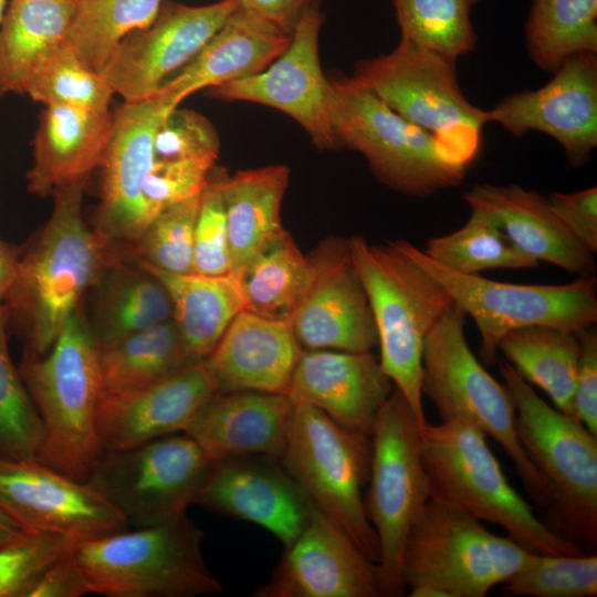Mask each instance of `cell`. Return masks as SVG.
Wrapping results in <instances>:
<instances>
[{
	"label": "cell",
	"instance_id": "cell-38",
	"mask_svg": "<svg viewBox=\"0 0 597 597\" xmlns=\"http://www.w3.org/2000/svg\"><path fill=\"white\" fill-rule=\"evenodd\" d=\"M164 0H72L63 42L90 70L101 74L111 54L133 31L148 27Z\"/></svg>",
	"mask_w": 597,
	"mask_h": 597
},
{
	"label": "cell",
	"instance_id": "cell-47",
	"mask_svg": "<svg viewBox=\"0 0 597 597\" xmlns=\"http://www.w3.org/2000/svg\"><path fill=\"white\" fill-rule=\"evenodd\" d=\"M213 165L196 158L155 160L142 188L148 223L164 209L201 193Z\"/></svg>",
	"mask_w": 597,
	"mask_h": 597
},
{
	"label": "cell",
	"instance_id": "cell-10",
	"mask_svg": "<svg viewBox=\"0 0 597 597\" xmlns=\"http://www.w3.org/2000/svg\"><path fill=\"white\" fill-rule=\"evenodd\" d=\"M533 552L482 521L430 498L407 537L401 563L407 588L430 587L444 597H484L524 566Z\"/></svg>",
	"mask_w": 597,
	"mask_h": 597
},
{
	"label": "cell",
	"instance_id": "cell-16",
	"mask_svg": "<svg viewBox=\"0 0 597 597\" xmlns=\"http://www.w3.org/2000/svg\"><path fill=\"white\" fill-rule=\"evenodd\" d=\"M0 509L29 533L81 542L125 530L122 513L87 481L38 459L0 455Z\"/></svg>",
	"mask_w": 597,
	"mask_h": 597
},
{
	"label": "cell",
	"instance_id": "cell-18",
	"mask_svg": "<svg viewBox=\"0 0 597 597\" xmlns=\"http://www.w3.org/2000/svg\"><path fill=\"white\" fill-rule=\"evenodd\" d=\"M486 115L517 138L544 133L572 167L586 165L597 146V54L568 57L545 85L506 95Z\"/></svg>",
	"mask_w": 597,
	"mask_h": 597
},
{
	"label": "cell",
	"instance_id": "cell-7",
	"mask_svg": "<svg viewBox=\"0 0 597 597\" xmlns=\"http://www.w3.org/2000/svg\"><path fill=\"white\" fill-rule=\"evenodd\" d=\"M328 80L331 122L338 146L360 153L379 180L418 198L462 184L469 167L434 136L398 115L350 76Z\"/></svg>",
	"mask_w": 597,
	"mask_h": 597
},
{
	"label": "cell",
	"instance_id": "cell-48",
	"mask_svg": "<svg viewBox=\"0 0 597 597\" xmlns=\"http://www.w3.org/2000/svg\"><path fill=\"white\" fill-rule=\"evenodd\" d=\"M220 138L202 114L177 106L159 125L154 138L155 160L208 159L217 161Z\"/></svg>",
	"mask_w": 597,
	"mask_h": 597
},
{
	"label": "cell",
	"instance_id": "cell-30",
	"mask_svg": "<svg viewBox=\"0 0 597 597\" xmlns=\"http://www.w3.org/2000/svg\"><path fill=\"white\" fill-rule=\"evenodd\" d=\"M136 262L165 286L172 304V321L190 358L193 362L203 360L232 320L244 310L238 274H178L143 261Z\"/></svg>",
	"mask_w": 597,
	"mask_h": 597
},
{
	"label": "cell",
	"instance_id": "cell-36",
	"mask_svg": "<svg viewBox=\"0 0 597 597\" xmlns=\"http://www.w3.org/2000/svg\"><path fill=\"white\" fill-rule=\"evenodd\" d=\"M105 391H124L161 381L193 362L171 320L98 345Z\"/></svg>",
	"mask_w": 597,
	"mask_h": 597
},
{
	"label": "cell",
	"instance_id": "cell-26",
	"mask_svg": "<svg viewBox=\"0 0 597 597\" xmlns=\"http://www.w3.org/2000/svg\"><path fill=\"white\" fill-rule=\"evenodd\" d=\"M294 404L286 394L214 392L184 430L211 460L266 455L282 459Z\"/></svg>",
	"mask_w": 597,
	"mask_h": 597
},
{
	"label": "cell",
	"instance_id": "cell-23",
	"mask_svg": "<svg viewBox=\"0 0 597 597\" xmlns=\"http://www.w3.org/2000/svg\"><path fill=\"white\" fill-rule=\"evenodd\" d=\"M214 392L203 360L146 387L103 390L96 412L103 453L184 432L198 409Z\"/></svg>",
	"mask_w": 597,
	"mask_h": 597
},
{
	"label": "cell",
	"instance_id": "cell-13",
	"mask_svg": "<svg viewBox=\"0 0 597 597\" xmlns=\"http://www.w3.org/2000/svg\"><path fill=\"white\" fill-rule=\"evenodd\" d=\"M499 368L513 399L519 440L555 491L552 519L572 537L595 546L597 436L551 407L507 362Z\"/></svg>",
	"mask_w": 597,
	"mask_h": 597
},
{
	"label": "cell",
	"instance_id": "cell-19",
	"mask_svg": "<svg viewBox=\"0 0 597 597\" xmlns=\"http://www.w3.org/2000/svg\"><path fill=\"white\" fill-rule=\"evenodd\" d=\"M195 504L258 524L284 548L302 532L315 506L282 461L266 455L211 460Z\"/></svg>",
	"mask_w": 597,
	"mask_h": 597
},
{
	"label": "cell",
	"instance_id": "cell-54",
	"mask_svg": "<svg viewBox=\"0 0 597 597\" xmlns=\"http://www.w3.org/2000/svg\"><path fill=\"white\" fill-rule=\"evenodd\" d=\"M27 533L14 520L0 509V546L13 542Z\"/></svg>",
	"mask_w": 597,
	"mask_h": 597
},
{
	"label": "cell",
	"instance_id": "cell-3",
	"mask_svg": "<svg viewBox=\"0 0 597 597\" xmlns=\"http://www.w3.org/2000/svg\"><path fill=\"white\" fill-rule=\"evenodd\" d=\"M347 240L373 313L380 367L423 427V346L453 301L443 285L394 241L369 244L363 237Z\"/></svg>",
	"mask_w": 597,
	"mask_h": 597
},
{
	"label": "cell",
	"instance_id": "cell-20",
	"mask_svg": "<svg viewBox=\"0 0 597 597\" xmlns=\"http://www.w3.org/2000/svg\"><path fill=\"white\" fill-rule=\"evenodd\" d=\"M255 597H377L378 565L329 515L314 506Z\"/></svg>",
	"mask_w": 597,
	"mask_h": 597
},
{
	"label": "cell",
	"instance_id": "cell-49",
	"mask_svg": "<svg viewBox=\"0 0 597 597\" xmlns=\"http://www.w3.org/2000/svg\"><path fill=\"white\" fill-rule=\"evenodd\" d=\"M548 202L568 230L593 253L597 252V187L574 192L554 191Z\"/></svg>",
	"mask_w": 597,
	"mask_h": 597
},
{
	"label": "cell",
	"instance_id": "cell-35",
	"mask_svg": "<svg viewBox=\"0 0 597 597\" xmlns=\"http://www.w3.org/2000/svg\"><path fill=\"white\" fill-rule=\"evenodd\" d=\"M578 333L530 326L509 333L498 347L526 383L541 388L555 408L572 417L582 347Z\"/></svg>",
	"mask_w": 597,
	"mask_h": 597
},
{
	"label": "cell",
	"instance_id": "cell-21",
	"mask_svg": "<svg viewBox=\"0 0 597 597\" xmlns=\"http://www.w3.org/2000/svg\"><path fill=\"white\" fill-rule=\"evenodd\" d=\"M176 108L158 93L124 102L113 113V129L101 164L103 168L98 227L112 244H133L148 224L143 182L151 168L154 138L167 114Z\"/></svg>",
	"mask_w": 597,
	"mask_h": 597
},
{
	"label": "cell",
	"instance_id": "cell-27",
	"mask_svg": "<svg viewBox=\"0 0 597 597\" xmlns=\"http://www.w3.org/2000/svg\"><path fill=\"white\" fill-rule=\"evenodd\" d=\"M463 199L470 209L489 216L537 263L553 264L578 277L595 275V253L568 230L547 197L538 191L515 184H481L465 192Z\"/></svg>",
	"mask_w": 597,
	"mask_h": 597
},
{
	"label": "cell",
	"instance_id": "cell-51",
	"mask_svg": "<svg viewBox=\"0 0 597 597\" xmlns=\"http://www.w3.org/2000/svg\"><path fill=\"white\" fill-rule=\"evenodd\" d=\"M71 552L40 577L27 597H80L90 594Z\"/></svg>",
	"mask_w": 597,
	"mask_h": 597
},
{
	"label": "cell",
	"instance_id": "cell-2",
	"mask_svg": "<svg viewBox=\"0 0 597 597\" xmlns=\"http://www.w3.org/2000/svg\"><path fill=\"white\" fill-rule=\"evenodd\" d=\"M18 369L42 422L36 459L86 481L103 454L96 429L103 383L98 343L80 305L51 349L24 354Z\"/></svg>",
	"mask_w": 597,
	"mask_h": 597
},
{
	"label": "cell",
	"instance_id": "cell-32",
	"mask_svg": "<svg viewBox=\"0 0 597 597\" xmlns=\"http://www.w3.org/2000/svg\"><path fill=\"white\" fill-rule=\"evenodd\" d=\"M72 0H10L0 22V95L25 94L34 72L62 46Z\"/></svg>",
	"mask_w": 597,
	"mask_h": 597
},
{
	"label": "cell",
	"instance_id": "cell-42",
	"mask_svg": "<svg viewBox=\"0 0 597 597\" xmlns=\"http://www.w3.org/2000/svg\"><path fill=\"white\" fill-rule=\"evenodd\" d=\"M33 101L109 112L115 94L104 77L87 69L62 44L34 72L25 88Z\"/></svg>",
	"mask_w": 597,
	"mask_h": 597
},
{
	"label": "cell",
	"instance_id": "cell-9",
	"mask_svg": "<svg viewBox=\"0 0 597 597\" xmlns=\"http://www.w3.org/2000/svg\"><path fill=\"white\" fill-rule=\"evenodd\" d=\"M350 77L465 166L475 159L488 115L464 96L457 60L400 40L389 53L358 61Z\"/></svg>",
	"mask_w": 597,
	"mask_h": 597
},
{
	"label": "cell",
	"instance_id": "cell-22",
	"mask_svg": "<svg viewBox=\"0 0 597 597\" xmlns=\"http://www.w3.org/2000/svg\"><path fill=\"white\" fill-rule=\"evenodd\" d=\"M311 256L315 275L290 321L301 347L355 353L377 347L373 313L348 240L328 239Z\"/></svg>",
	"mask_w": 597,
	"mask_h": 597
},
{
	"label": "cell",
	"instance_id": "cell-39",
	"mask_svg": "<svg viewBox=\"0 0 597 597\" xmlns=\"http://www.w3.org/2000/svg\"><path fill=\"white\" fill-rule=\"evenodd\" d=\"M430 259L462 274L490 269H532L540 263L524 253L485 213L471 209L458 230L428 240L422 250Z\"/></svg>",
	"mask_w": 597,
	"mask_h": 597
},
{
	"label": "cell",
	"instance_id": "cell-5",
	"mask_svg": "<svg viewBox=\"0 0 597 597\" xmlns=\"http://www.w3.org/2000/svg\"><path fill=\"white\" fill-rule=\"evenodd\" d=\"M186 514L77 542L72 558L88 591L106 597H191L222 591Z\"/></svg>",
	"mask_w": 597,
	"mask_h": 597
},
{
	"label": "cell",
	"instance_id": "cell-43",
	"mask_svg": "<svg viewBox=\"0 0 597 597\" xmlns=\"http://www.w3.org/2000/svg\"><path fill=\"white\" fill-rule=\"evenodd\" d=\"M505 596L595 597L597 556L532 553L503 586Z\"/></svg>",
	"mask_w": 597,
	"mask_h": 597
},
{
	"label": "cell",
	"instance_id": "cell-41",
	"mask_svg": "<svg viewBox=\"0 0 597 597\" xmlns=\"http://www.w3.org/2000/svg\"><path fill=\"white\" fill-rule=\"evenodd\" d=\"M7 325V311L0 304V455L36 459L43 438L42 422L11 360Z\"/></svg>",
	"mask_w": 597,
	"mask_h": 597
},
{
	"label": "cell",
	"instance_id": "cell-34",
	"mask_svg": "<svg viewBox=\"0 0 597 597\" xmlns=\"http://www.w3.org/2000/svg\"><path fill=\"white\" fill-rule=\"evenodd\" d=\"M235 274L245 311L290 322L313 282L315 262L283 230Z\"/></svg>",
	"mask_w": 597,
	"mask_h": 597
},
{
	"label": "cell",
	"instance_id": "cell-12",
	"mask_svg": "<svg viewBox=\"0 0 597 597\" xmlns=\"http://www.w3.org/2000/svg\"><path fill=\"white\" fill-rule=\"evenodd\" d=\"M293 404L283 465L314 504L377 564L378 540L363 496L370 474V436L341 426L314 405Z\"/></svg>",
	"mask_w": 597,
	"mask_h": 597
},
{
	"label": "cell",
	"instance_id": "cell-46",
	"mask_svg": "<svg viewBox=\"0 0 597 597\" xmlns=\"http://www.w3.org/2000/svg\"><path fill=\"white\" fill-rule=\"evenodd\" d=\"M224 174H217L200 195L193 235V273L224 275L231 273L226 206L222 192Z\"/></svg>",
	"mask_w": 597,
	"mask_h": 597
},
{
	"label": "cell",
	"instance_id": "cell-52",
	"mask_svg": "<svg viewBox=\"0 0 597 597\" xmlns=\"http://www.w3.org/2000/svg\"><path fill=\"white\" fill-rule=\"evenodd\" d=\"M314 0H238L254 15L292 35L301 17Z\"/></svg>",
	"mask_w": 597,
	"mask_h": 597
},
{
	"label": "cell",
	"instance_id": "cell-14",
	"mask_svg": "<svg viewBox=\"0 0 597 597\" xmlns=\"http://www.w3.org/2000/svg\"><path fill=\"white\" fill-rule=\"evenodd\" d=\"M210 459L185 432L104 452L87 482L137 527L186 514Z\"/></svg>",
	"mask_w": 597,
	"mask_h": 597
},
{
	"label": "cell",
	"instance_id": "cell-50",
	"mask_svg": "<svg viewBox=\"0 0 597 597\" xmlns=\"http://www.w3.org/2000/svg\"><path fill=\"white\" fill-rule=\"evenodd\" d=\"M580 356L573 397V417L597 436V331L578 333Z\"/></svg>",
	"mask_w": 597,
	"mask_h": 597
},
{
	"label": "cell",
	"instance_id": "cell-37",
	"mask_svg": "<svg viewBox=\"0 0 597 597\" xmlns=\"http://www.w3.org/2000/svg\"><path fill=\"white\" fill-rule=\"evenodd\" d=\"M524 34L528 57L551 74L575 54H597V0H532Z\"/></svg>",
	"mask_w": 597,
	"mask_h": 597
},
{
	"label": "cell",
	"instance_id": "cell-15",
	"mask_svg": "<svg viewBox=\"0 0 597 597\" xmlns=\"http://www.w3.org/2000/svg\"><path fill=\"white\" fill-rule=\"evenodd\" d=\"M238 4L220 0L195 7L164 0L148 27L121 41L101 75L124 102L151 96L202 50Z\"/></svg>",
	"mask_w": 597,
	"mask_h": 597
},
{
	"label": "cell",
	"instance_id": "cell-6",
	"mask_svg": "<svg viewBox=\"0 0 597 597\" xmlns=\"http://www.w3.org/2000/svg\"><path fill=\"white\" fill-rule=\"evenodd\" d=\"M464 312L454 303L426 338L421 392L441 420L468 422L498 442L533 501L553 515L555 491L528 458L516 432L513 399L475 357L464 335Z\"/></svg>",
	"mask_w": 597,
	"mask_h": 597
},
{
	"label": "cell",
	"instance_id": "cell-45",
	"mask_svg": "<svg viewBox=\"0 0 597 597\" xmlns=\"http://www.w3.org/2000/svg\"><path fill=\"white\" fill-rule=\"evenodd\" d=\"M50 533H27L0 546V597H27L40 577L76 544Z\"/></svg>",
	"mask_w": 597,
	"mask_h": 597
},
{
	"label": "cell",
	"instance_id": "cell-25",
	"mask_svg": "<svg viewBox=\"0 0 597 597\" xmlns=\"http://www.w3.org/2000/svg\"><path fill=\"white\" fill-rule=\"evenodd\" d=\"M302 350L290 322L242 310L203 364L216 392L286 394Z\"/></svg>",
	"mask_w": 597,
	"mask_h": 597
},
{
	"label": "cell",
	"instance_id": "cell-44",
	"mask_svg": "<svg viewBox=\"0 0 597 597\" xmlns=\"http://www.w3.org/2000/svg\"><path fill=\"white\" fill-rule=\"evenodd\" d=\"M200 195L160 211L132 244L136 260L170 273H193V235Z\"/></svg>",
	"mask_w": 597,
	"mask_h": 597
},
{
	"label": "cell",
	"instance_id": "cell-40",
	"mask_svg": "<svg viewBox=\"0 0 597 597\" xmlns=\"http://www.w3.org/2000/svg\"><path fill=\"white\" fill-rule=\"evenodd\" d=\"M481 0H392L400 40L458 60L475 50L471 13Z\"/></svg>",
	"mask_w": 597,
	"mask_h": 597
},
{
	"label": "cell",
	"instance_id": "cell-28",
	"mask_svg": "<svg viewBox=\"0 0 597 597\" xmlns=\"http://www.w3.org/2000/svg\"><path fill=\"white\" fill-rule=\"evenodd\" d=\"M291 36L238 4L202 50L155 93L177 107L199 90L255 75L286 50Z\"/></svg>",
	"mask_w": 597,
	"mask_h": 597
},
{
	"label": "cell",
	"instance_id": "cell-24",
	"mask_svg": "<svg viewBox=\"0 0 597 597\" xmlns=\"http://www.w3.org/2000/svg\"><path fill=\"white\" fill-rule=\"evenodd\" d=\"M394 385L371 352L302 350L286 395L314 405L341 426L371 434Z\"/></svg>",
	"mask_w": 597,
	"mask_h": 597
},
{
	"label": "cell",
	"instance_id": "cell-4",
	"mask_svg": "<svg viewBox=\"0 0 597 597\" xmlns=\"http://www.w3.org/2000/svg\"><path fill=\"white\" fill-rule=\"evenodd\" d=\"M422 459L431 496L502 527L530 552L577 555L580 547L544 523L510 484L479 428L460 420L422 427Z\"/></svg>",
	"mask_w": 597,
	"mask_h": 597
},
{
	"label": "cell",
	"instance_id": "cell-29",
	"mask_svg": "<svg viewBox=\"0 0 597 597\" xmlns=\"http://www.w3.org/2000/svg\"><path fill=\"white\" fill-rule=\"evenodd\" d=\"M113 129V113L62 104L44 105L33 140L28 191L46 197L87 180L101 167Z\"/></svg>",
	"mask_w": 597,
	"mask_h": 597
},
{
	"label": "cell",
	"instance_id": "cell-17",
	"mask_svg": "<svg viewBox=\"0 0 597 597\" xmlns=\"http://www.w3.org/2000/svg\"><path fill=\"white\" fill-rule=\"evenodd\" d=\"M321 0L301 17L286 50L262 72L209 88L224 102H250L292 117L322 149L338 146L329 114V80L322 71L318 40Z\"/></svg>",
	"mask_w": 597,
	"mask_h": 597
},
{
	"label": "cell",
	"instance_id": "cell-1",
	"mask_svg": "<svg viewBox=\"0 0 597 597\" xmlns=\"http://www.w3.org/2000/svg\"><path fill=\"white\" fill-rule=\"evenodd\" d=\"M86 180L53 191L52 213L27 247L3 300L8 323L14 322L25 353L43 356L54 345L84 293L93 289L117 258L112 244L84 222Z\"/></svg>",
	"mask_w": 597,
	"mask_h": 597
},
{
	"label": "cell",
	"instance_id": "cell-53",
	"mask_svg": "<svg viewBox=\"0 0 597 597\" xmlns=\"http://www.w3.org/2000/svg\"><path fill=\"white\" fill-rule=\"evenodd\" d=\"M19 254L12 247L0 239V304L9 291L14 279Z\"/></svg>",
	"mask_w": 597,
	"mask_h": 597
},
{
	"label": "cell",
	"instance_id": "cell-33",
	"mask_svg": "<svg viewBox=\"0 0 597 597\" xmlns=\"http://www.w3.org/2000/svg\"><path fill=\"white\" fill-rule=\"evenodd\" d=\"M111 262L97 283L91 327L98 345L172 318V304L165 286L137 263Z\"/></svg>",
	"mask_w": 597,
	"mask_h": 597
},
{
	"label": "cell",
	"instance_id": "cell-11",
	"mask_svg": "<svg viewBox=\"0 0 597 597\" xmlns=\"http://www.w3.org/2000/svg\"><path fill=\"white\" fill-rule=\"evenodd\" d=\"M411 260L443 285L454 304L470 316L480 334L484 364L496 360L501 339L530 326L580 332L597 322V279L565 284H517L454 272L407 240L394 241Z\"/></svg>",
	"mask_w": 597,
	"mask_h": 597
},
{
	"label": "cell",
	"instance_id": "cell-55",
	"mask_svg": "<svg viewBox=\"0 0 597 597\" xmlns=\"http://www.w3.org/2000/svg\"><path fill=\"white\" fill-rule=\"evenodd\" d=\"M6 3H7V0H0V22L6 10Z\"/></svg>",
	"mask_w": 597,
	"mask_h": 597
},
{
	"label": "cell",
	"instance_id": "cell-31",
	"mask_svg": "<svg viewBox=\"0 0 597 597\" xmlns=\"http://www.w3.org/2000/svg\"><path fill=\"white\" fill-rule=\"evenodd\" d=\"M290 181L285 165L239 170L222 180L231 272H239L284 230L282 201Z\"/></svg>",
	"mask_w": 597,
	"mask_h": 597
},
{
	"label": "cell",
	"instance_id": "cell-8",
	"mask_svg": "<svg viewBox=\"0 0 597 597\" xmlns=\"http://www.w3.org/2000/svg\"><path fill=\"white\" fill-rule=\"evenodd\" d=\"M370 439L364 505L379 545L380 596L400 597L406 593L405 544L431 492L422 459V426L395 387L377 413Z\"/></svg>",
	"mask_w": 597,
	"mask_h": 597
}]
</instances>
